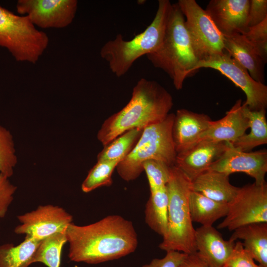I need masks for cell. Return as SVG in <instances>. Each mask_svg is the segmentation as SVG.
<instances>
[{
  "label": "cell",
  "instance_id": "1",
  "mask_svg": "<svg viewBox=\"0 0 267 267\" xmlns=\"http://www.w3.org/2000/svg\"><path fill=\"white\" fill-rule=\"evenodd\" d=\"M66 234L68 257L74 262L97 264L117 260L134 252L138 246L133 222L117 215L86 225L71 223Z\"/></svg>",
  "mask_w": 267,
  "mask_h": 267
},
{
  "label": "cell",
  "instance_id": "2",
  "mask_svg": "<svg viewBox=\"0 0 267 267\" xmlns=\"http://www.w3.org/2000/svg\"><path fill=\"white\" fill-rule=\"evenodd\" d=\"M173 105L171 94L155 81L141 78L134 86L129 102L106 119L97 134L103 146L126 132L163 120Z\"/></svg>",
  "mask_w": 267,
  "mask_h": 267
},
{
  "label": "cell",
  "instance_id": "3",
  "mask_svg": "<svg viewBox=\"0 0 267 267\" xmlns=\"http://www.w3.org/2000/svg\"><path fill=\"white\" fill-rule=\"evenodd\" d=\"M152 64L166 72L177 90L184 80L197 71L199 62L178 4H172L165 35L160 47L146 55Z\"/></svg>",
  "mask_w": 267,
  "mask_h": 267
},
{
  "label": "cell",
  "instance_id": "4",
  "mask_svg": "<svg viewBox=\"0 0 267 267\" xmlns=\"http://www.w3.org/2000/svg\"><path fill=\"white\" fill-rule=\"evenodd\" d=\"M172 4L169 0H158L155 16L149 25L129 41L117 34L107 42L100 51L101 57L118 77L125 75L141 56L157 50L162 44L170 17Z\"/></svg>",
  "mask_w": 267,
  "mask_h": 267
},
{
  "label": "cell",
  "instance_id": "5",
  "mask_svg": "<svg viewBox=\"0 0 267 267\" xmlns=\"http://www.w3.org/2000/svg\"><path fill=\"white\" fill-rule=\"evenodd\" d=\"M166 187L168 195V226L159 247L166 252L176 251L187 255L196 253L195 229L189 206L191 180L174 165L171 167Z\"/></svg>",
  "mask_w": 267,
  "mask_h": 267
},
{
  "label": "cell",
  "instance_id": "6",
  "mask_svg": "<svg viewBox=\"0 0 267 267\" xmlns=\"http://www.w3.org/2000/svg\"><path fill=\"white\" fill-rule=\"evenodd\" d=\"M175 114L169 113L162 121L145 127L132 151L116 167L123 180L130 181L138 178L144 171L143 163L149 160L174 166L177 153L172 137Z\"/></svg>",
  "mask_w": 267,
  "mask_h": 267
},
{
  "label": "cell",
  "instance_id": "7",
  "mask_svg": "<svg viewBox=\"0 0 267 267\" xmlns=\"http://www.w3.org/2000/svg\"><path fill=\"white\" fill-rule=\"evenodd\" d=\"M46 34L26 16L15 14L0 5V46L19 62L35 64L48 46Z\"/></svg>",
  "mask_w": 267,
  "mask_h": 267
},
{
  "label": "cell",
  "instance_id": "8",
  "mask_svg": "<svg viewBox=\"0 0 267 267\" xmlns=\"http://www.w3.org/2000/svg\"><path fill=\"white\" fill-rule=\"evenodd\" d=\"M177 4L199 61L224 53V36L207 12L195 0H179Z\"/></svg>",
  "mask_w": 267,
  "mask_h": 267
},
{
  "label": "cell",
  "instance_id": "9",
  "mask_svg": "<svg viewBox=\"0 0 267 267\" xmlns=\"http://www.w3.org/2000/svg\"><path fill=\"white\" fill-rule=\"evenodd\" d=\"M261 222H267V184L254 182L239 188L217 228L233 231L246 224Z\"/></svg>",
  "mask_w": 267,
  "mask_h": 267
},
{
  "label": "cell",
  "instance_id": "10",
  "mask_svg": "<svg viewBox=\"0 0 267 267\" xmlns=\"http://www.w3.org/2000/svg\"><path fill=\"white\" fill-rule=\"evenodd\" d=\"M201 68H210L219 71L240 88L246 97L243 104L250 110L266 109L267 86L254 80L248 71L226 51L200 61L196 69L197 70Z\"/></svg>",
  "mask_w": 267,
  "mask_h": 267
},
{
  "label": "cell",
  "instance_id": "11",
  "mask_svg": "<svg viewBox=\"0 0 267 267\" xmlns=\"http://www.w3.org/2000/svg\"><path fill=\"white\" fill-rule=\"evenodd\" d=\"M76 0H19L17 12L26 16L41 28H63L73 22L78 8Z\"/></svg>",
  "mask_w": 267,
  "mask_h": 267
},
{
  "label": "cell",
  "instance_id": "12",
  "mask_svg": "<svg viewBox=\"0 0 267 267\" xmlns=\"http://www.w3.org/2000/svg\"><path fill=\"white\" fill-rule=\"evenodd\" d=\"M17 219L20 224L15 228V233L43 240L53 234L66 231L73 217L63 208L48 204L39 206Z\"/></svg>",
  "mask_w": 267,
  "mask_h": 267
},
{
  "label": "cell",
  "instance_id": "13",
  "mask_svg": "<svg viewBox=\"0 0 267 267\" xmlns=\"http://www.w3.org/2000/svg\"><path fill=\"white\" fill-rule=\"evenodd\" d=\"M208 170L228 175L236 172L244 173L254 178L255 183L263 184L266 183L267 151L266 149L254 152L242 151L229 143L226 150Z\"/></svg>",
  "mask_w": 267,
  "mask_h": 267
},
{
  "label": "cell",
  "instance_id": "14",
  "mask_svg": "<svg viewBox=\"0 0 267 267\" xmlns=\"http://www.w3.org/2000/svg\"><path fill=\"white\" fill-rule=\"evenodd\" d=\"M250 3V0H211L205 10L223 36L244 35L249 29Z\"/></svg>",
  "mask_w": 267,
  "mask_h": 267
},
{
  "label": "cell",
  "instance_id": "15",
  "mask_svg": "<svg viewBox=\"0 0 267 267\" xmlns=\"http://www.w3.org/2000/svg\"><path fill=\"white\" fill-rule=\"evenodd\" d=\"M229 143L201 140L177 154L175 165L191 180L207 171L228 148Z\"/></svg>",
  "mask_w": 267,
  "mask_h": 267
},
{
  "label": "cell",
  "instance_id": "16",
  "mask_svg": "<svg viewBox=\"0 0 267 267\" xmlns=\"http://www.w3.org/2000/svg\"><path fill=\"white\" fill-rule=\"evenodd\" d=\"M212 120L203 113L185 109L177 111L172 127V137L177 154L197 143Z\"/></svg>",
  "mask_w": 267,
  "mask_h": 267
},
{
  "label": "cell",
  "instance_id": "17",
  "mask_svg": "<svg viewBox=\"0 0 267 267\" xmlns=\"http://www.w3.org/2000/svg\"><path fill=\"white\" fill-rule=\"evenodd\" d=\"M248 128L249 120L244 112L242 100L238 99L223 118L211 122L198 142L208 140L232 144L244 134Z\"/></svg>",
  "mask_w": 267,
  "mask_h": 267
},
{
  "label": "cell",
  "instance_id": "18",
  "mask_svg": "<svg viewBox=\"0 0 267 267\" xmlns=\"http://www.w3.org/2000/svg\"><path fill=\"white\" fill-rule=\"evenodd\" d=\"M196 253L209 267H222L231 254L235 242L224 240L213 226L195 229Z\"/></svg>",
  "mask_w": 267,
  "mask_h": 267
},
{
  "label": "cell",
  "instance_id": "19",
  "mask_svg": "<svg viewBox=\"0 0 267 267\" xmlns=\"http://www.w3.org/2000/svg\"><path fill=\"white\" fill-rule=\"evenodd\" d=\"M224 36V48L255 81L264 83L266 62L243 35Z\"/></svg>",
  "mask_w": 267,
  "mask_h": 267
},
{
  "label": "cell",
  "instance_id": "20",
  "mask_svg": "<svg viewBox=\"0 0 267 267\" xmlns=\"http://www.w3.org/2000/svg\"><path fill=\"white\" fill-rule=\"evenodd\" d=\"M229 176L222 172L207 170L191 181V189L215 201L228 204L240 188L230 183Z\"/></svg>",
  "mask_w": 267,
  "mask_h": 267
},
{
  "label": "cell",
  "instance_id": "21",
  "mask_svg": "<svg viewBox=\"0 0 267 267\" xmlns=\"http://www.w3.org/2000/svg\"><path fill=\"white\" fill-rule=\"evenodd\" d=\"M243 240L242 244L259 265L267 267V222L254 223L239 227L229 240Z\"/></svg>",
  "mask_w": 267,
  "mask_h": 267
},
{
  "label": "cell",
  "instance_id": "22",
  "mask_svg": "<svg viewBox=\"0 0 267 267\" xmlns=\"http://www.w3.org/2000/svg\"><path fill=\"white\" fill-rule=\"evenodd\" d=\"M189 206L192 222L202 226H213L218 220L225 217L228 210V204L215 201L192 190Z\"/></svg>",
  "mask_w": 267,
  "mask_h": 267
},
{
  "label": "cell",
  "instance_id": "23",
  "mask_svg": "<svg viewBox=\"0 0 267 267\" xmlns=\"http://www.w3.org/2000/svg\"><path fill=\"white\" fill-rule=\"evenodd\" d=\"M244 112L248 119L250 132L245 134L230 144L233 147L248 152L253 148L267 143V122L266 109L251 110L242 104Z\"/></svg>",
  "mask_w": 267,
  "mask_h": 267
},
{
  "label": "cell",
  "instance_id": "24",
  "mask_svg": "<svg viewBox=\"0 0 267 267\" xmlns=\"http://www.w3.org/2000/svg\"><path fill=\"white\" fill-rule=\"evenodd\" d=\"M168 207V195L166 185L150 192L145 207V222L152 230L162 237L167 230Z\"/></svg>",
  "mask_w": 267,
  "mask_h": 267
},
{
  "label": "cell",
  "instance_id": "25",
  "mask_svg": "<svg viewBox=\"0 0 267 267\" xmlns=\"http://www.w3.org/2000/svg\"><path fill=\"white\" fill-rule=\"evenodd\" d=\"M41 241L26 236L24 241L16 246L11 243L0 245V267H29L33 263Z\"/></svg>",
  "mask_w": 267,
  "mask_h": 267
},
{
  "label": "cell",
  "instance_id": "26",
  "mask_svg": "<svg viewBox=\"0 0 267 267\" xmlns=\"http://www.w3.org/2000/svg\"><path fill=\"white\" fill-rule=\"evenodd\" d=\"M143 129L129 130L103 146L98 154L97 162L122 160L134 149L140 138Z\"/></svg>",
  "mask_w": 267,
  "mask_h": 267
},
{
  "label": "cell",
  "instance_id": "27",
  "mask_svg": "<svg viewBox=\"0 0 267 267\" xmlns=\"http://www.w3.org/2000/svg\"><path fill=\"white\" fill-rule=\"evenodd\" d=\"M66 242V231L43 239L35 253L33 263H42L47 267H60L62 250Z\"/></svg>",
  "mask_w": 267,
  "mask_h": 267
},
{
  "label": "cell",
  "instance_id": "28",
  "mask_svg": "<svg viewBox=\"0 0 267 267\" xmlns=\"http://www.w3.org/2000/svg\"><path fill=\"white\" fill-rule=\"evenodd\" d=\"M121 161L120 160H116L97 162L83 181L81 185L82 190L88 193L101 186L111 185L113 182L112 173Z\"/></svg>",
  "mask_w": 267,
  "mask_h": 267
},
{
  "label": "cell",
  "instance_id": "29",
  "mask_svg": "<svg viewBox=\"0 0 267 267\" xmlns=\"http://www.w3.org/2000/svg\"><path fill=\"white\" fill-rule=\"evenodd\" d=\"M17 163L13 136L8 130L0 125V172L10 178Z\"/></svg>",
  "mask_w": 267,
  "mask_h": 267
},
{
  "label": "cell",
  "instance_id": "30",
  "mask_svg": "<svg viewBox=\"0 0 267 267\" xmlns=\"http://www.w3.org/2000/svg\"><path fill=\"white\" fill-rule=\"evenodd\" d=\"M142 166L147 176L150 192L166 185L172 166L156 160L146 161Z\"/></svg>",
  "mask_w": 267,
  "mask_h": 267
},
{
  "label": "cell",
  "instance_id": "31",
  "mask_svg": "<svg viewBox=\"0 0 267 267\" xmlns=\"http://www.w3.org/2000/svg\"><path fill=\"white\" fill-rule=\"evenodd\" d=\"M243 35L266 63L267 61V18L260 23L249 27L247 32Z\"/></svg>",
  "mask_w": 267,
  "mask_h": 267
},
{
  "label": "cell",
  "instance_id": "32",
  "mask_svg": "<svg viewBox=\"0 0 267 267\" xmlns=\"http://www.w3.org/2000/svg\"><path fill=\"white\" fill-rule=\"evenodd\" d=\"M250 253L241 241L235 243L233 249L222 267H258Z\"/></svg>",
  "mask_w": 267,
  "mask_h": 267
},
{
  "label": "cell",
  "instance_id": "33",
  "mask_svg": "<svg viewBox=\"0 0 267 267\" xmlns=\"http://www.w3.org/2000/svg\"><path fill=\"white\" fill-rule=\"evenodd\" d=\"M16 189L8 178L0 172V218L5 217Z\"/></svg>",
  "mask_w": 267,
  "mask_h": 267
},
{
  "label": "cell",
  "instance_id": "34",
  "mask_svg": "<svg viewBox=\"0 0 267 267\" xmlns=\"http://www.w3.org/2000/svg\"><path fill=\"white\" fill-rule=\"evenodd\" d=\"M187 254L176 251L166 252V255L161 259H154L149 264L141 267H178Z\"/></svg>",
  "mask_w": 267,
  "mask_h": 267
},
{
  "label": "cell",
  "instance_id": "35",
  "mask_svg": "<svg viewBox=\"0 0 267 267\" xmlns=\"http://www.w3.org/2000/svg\"><path fill=\"white\" fill-rule=\"evenodd\" d=\"M267 18V0H250L248 14L249 28L256 25Z\"/></svg>",
  "mask_w": 267,
  "mask_h": 267
},
{
  "label": "cell",
  "instance_id": "36",
  "mask_svg": "<svg viewBox=\"0 0 267 267\" xmlns=\"http://www.w3.org/2000/svg\"><path fill=\"white\" fill-rule=\"evenodd\" d=\"M178 267H209L196 253L187 255Z\"/></svg>",
  "mask_w": 267,
  "mask_h": 267
},
{
  "label": "cell",
  "instance_id": "37",
  "mask_svg": "<svg viewBox=\"0 0 267 267\" xmlns=\"http://www.w3.org/2000/svg\"><path fill=\"white\" fill-rule=\"evenodd\" d=\"M258 267H265L264 266L259 264L258 266Z\"/></svg>",
  "mask_w": 267,
  "mask_h": 267
}]
</instances>
